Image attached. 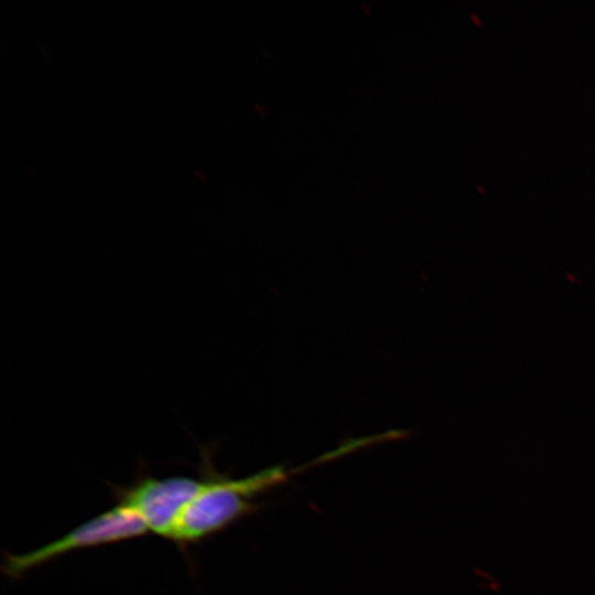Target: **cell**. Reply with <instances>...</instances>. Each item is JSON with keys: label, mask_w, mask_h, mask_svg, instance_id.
Listing matches in <instances>:
<instances>
[{"label": "cell", "mask_w": 595, "mask_h": 595, "mask_svg": "<svg viewBox=\"0 0 595 595\" xmlns=\"http://www.w3.org/2000/svg\"><path fill=\"white\" fill-rule=\"evenodd\" d=\"M289 475L284 468L273 467L239 479L205 478L202 490L178 515L170 539L190 543L226 528L257 509V494L284 483Z\"/></svg>", "instance_id": "6da1fadb"}, {"label": "cell", "mask_w": 595, "mask_h": 595, "mask_svg": "<svg viewBox=\"0 0 595 595\" xmlns=\"http://www.w3.org/2000/svg\"><path fill=\"white\" fill-rule=\"evenodd\" d=\"M148 531L133 510L118 504L48 544L23 554L6 555L2 570L7 575L18 577L65 553L133 539Z\"/></svg>", "instance_id": "7a4b0ae2"}, {"label": "cell", "mask_w": 595, "mask_h": 595, "mask_svg": "<svg viewBox=\"0 0 595 595\" xmlns=\"http://www.w3.org/2000/svg\"><path fill=\"white\" fill-rule=\"evenodd\" d=\"M205 478L143 477L117 491L119 504L133 510L149 531L170 539L178 515L202 490Z\"/></svg>", "instance_id": "3957f363"}]
</instances>
